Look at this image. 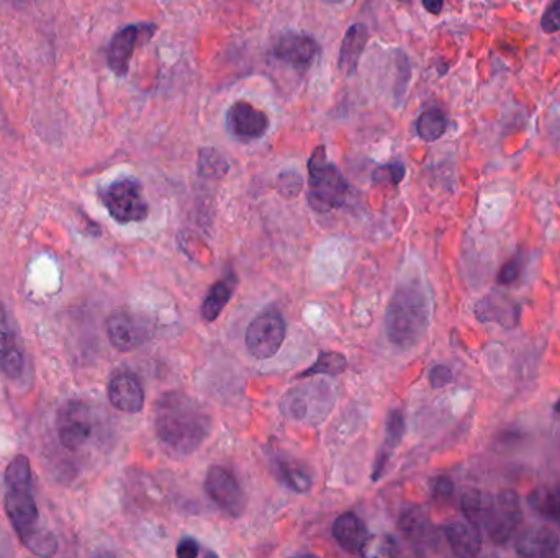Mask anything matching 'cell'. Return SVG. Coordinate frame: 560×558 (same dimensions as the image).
<instances>
[{
  "mask_svg": "<svg viewBox=\"0 0 560 558\" xmlns=\"http://www.w3.org/2000/svg\"><path fill=\"white\" fill-rule=\"evenodd\" d=\"M5 513L22 544L32 554L51 557L58 550V540L50 531L38 527L37 501L33 495L32 468L25 455H17L5 472Z\"/></svg>",
  "mask_w": 560,
  "mask_h": 558,
  "instance_id": "obj_1",
  "label": "cell"
},
{
  "mask_svg": "<svg viewBox=\"0 0 560 558\" xmlns=\"http://www.w3.org/2000/svg\"><path fill=\"white\" fill-rule=\"evenodd\" d=\"M154 428L159 441L179 455L194 454L212 432L210 414L186 393L159 396L154 406Z\"/></svg>",
  "mask_w": 560,
  "mask_h": 558,
  "instance_id": "obj_2",
  "label": "cell"
},
{
  "mask_svg": "<svg viewBox=\"0 0 560 558\" xmlns=\"http://www.w3.org/2000/svg\"><path fill=\"white\" fill-rule=\"evenodd\" d=\"M431 302L423 285H398L385 313V331L393 346L403 351L418 346L430 328Z\"/></svg>",
  "mask_w": 560,
  "mask_h": 558,
  "instance_id": "obj_3",
  "label": "cell"
},
{
  "mask_svg": "<svg viewBox=\"0 0 560 558\" xmlns=\"http://www.w3.org/2000/svg\"><path fill=\"white\" fill-rule=\"evenodd\" d=\"M348 195V180L320 144L308 159V203L317 212L325 213L343 207Z\"/></svg>",
  "mask_w": 560,
  "mask_h": 558,
  "instance_id": "obj_4",
  "label": "cell"
},
{
  "mask_svg": "<svg viewBox=\"0 0 560 558\" xmlns=\"http://www.w3.org/2000/svg\"><path fill=\"white\" fill-rule=\"evenodd\" d=\"M100 200L113 220L120 225L140 223L150 215L141 182L135 177H120L100 190Z\"/></svg>",
  "mask_w": 560,
  "mask_h": 558,
  "instance_id": "obj_5",
  "label": "cell"
},
{
  "mask_svg": "<svg viewBox=\"0 0 560 558\" xmlns=\"http://www.w3.org/2000/svg\"><path fill=\"white\" fill-rule=\"evenodd\" d=\"M280 406L285 416L289 418L318 423L330 413L333 395L326 383H310L290 390L282 398Z\"/></svg>",
  "mask_w": 560,
  "mask_h": 558,
  "instance_id": "obj_6",
  "label": "cell"
},
{
  "mask_svg": "<svg viewBox=\"0 0 560 558\" xmlns=\"http://www.w3.org/2000/svg\"><path fill=\"white\" fill-rule=\"evenodd\" d=\"M287 324L277 310L262 311L246 329V347L249 354L258 360L271 359L284 344Z\"/></svg>",
  "mask_w": 560,
  "mask_h": 558,
  "instance_id": "obj_7",
  "label": "cell"
},
{
  "mask_svg": "<svg viewBox=\"0 0 560 558\" xmlns=\"http://www.w3.org/2000/svg\"><path fill=\"white\" fill-rule=\"evenodd\" d=\"M107 336L110 344L122 352L135 351L153 334V323L141 313L120 308L107 318Z\"/></svg>",
  "mask_w": 560,
  "mask_h": 558,
  "instance_id": "obj_8",
  "label": "cell"
},
{
  "mask_svg": "<svg viewBox=\"0 0 560 558\" xmlns=\"http://www.w3.org/2000/svg\"><path fill=\"white\" fill-rule=\"evenodd\" d=\"M156 30L158 27L154 23H131L127 27L120 28L113 35L107 50L110 71L118 77L127 76L136 46L140 45L141 41L151 40Z\"/></svg>",
  "mask_w": 560,
  "mask_h": 558,
  "instance_id": "obj_9",
  "label": "cell"
},
{
  "mask_svg": "<svg viewBox=\"0 0 560 558\" xmlns=\"http://www.w3.org/2000/svg\"><path fill=\"white\" fill-rule=\"evenodd\" d=\"M205 491L210 500L231 518H240L246 508V498L240 483L228 468L213 465L205 477Z\"/></svg>",
  "mask_w": 560,
  "mask_h": 558,
  "instance_id": "obj_10",
  "label": "cell"
},
{
  "mask_svg": "<svg viewBox=\"0 0 560 558\" xmlns=\"http://www.w3.org/2000/svg\"><path fill=\"white\" fill-rule=\"evenodd\" d=\"M56 431L66 449H81L92 434L91 408L79 400L64 403L56 418Z\"/></svg>",
  "mask_w": 560,
  "mask_h": 558,
  "instance_id": "obj_11",
  "label": "cell"
},
{
  "mask_svg": "<svg viewBox=\"0 0 560 558\" xmlns=\"http://www.w3.org/2000/svg\"><path fill=\"white\" fill-rule=\"evenodd\" d=\"M320 45L313 36L300 32H284L272 46L274 58L299 71H308L315 63Z\"/></svg>",
  "mask_w": 560,
  "mask_h": 558,
  "instance_id": "obj_12",
  "label": "cell"
},
{
  "mask_svg": "<svg viewBox=\"0 0 560 558\" xmlns=\"http://www.w3.org/2000/svg\"><path fill=\"white\" fill-rule=\"evenodd\" d=\"M271 122L266 113L249 104L246 100H238L231 104L226 112V130L240 141L261 140L266 135Z\"/></svg>",
  "mask_w": 560,
  "mask_h": 558,
  "instance_id": "obj_13",
  "label": "cell"
},
{
  "mask_svg": "<svg viewBox=\"0 0 560 558\" xmlns=\"http://www.w3.org/2000/svg\"><path fill=\"white\" fill-rule=\"evenodd\" d=\"M523 521L521 501L513 490H503L497 498V509L488 524V537L495 545H505Z\"/></svg>",
  "mask_w": 560,
  "mask_h": 558,
  "instance_id": "obj_14",
  "label": "cell"
},
{
  "mask_svg": "<svg viewBox=\"0 0 560 558\" xmlns=\"http://www.w3.org/2000/svg\"><path fill=\"white\" fill-rule=\"evenodd\" d=\"M110 403L113 408L123 413H140L145 406V390L138 377L128 372L113 375L107 388Z\"/></svg>",
  "mask_w": 560,
  "mask_h": 558,
  "instance_id": "obj_15",
  "label": "cell"
},
{
  "mask_svg": "<svg viewBox=\"0 0 560 558\" xmlns=\"http://www.w3.org/2000/svg\"><path fill=\"white\" fill-rule=\"evenodd\" d=\"M475 316L482 323H498L503 328H515L520 323L521 308L502 293H490L475 305Z\"/></svg>",
  "mask_w": 560,
  "mask_h": 558,
  "instance_id": "obj_16",
  "label": "cell"
},
{
  "mask_svg": "<svg viewBox=\"0 0 560 558\" xmlns=\"http://www.w3.org/2000/svg\"><path fill=\"white\" fill-rule=\"evenodd\" d=\"M25 359L10 326L4 303L0 302V370L9 378L22 377Z\"/></svg>",
  "mask_w": 560,
  "mask_h": 558,
  "instance_id": "obj_17",
  "label": "cell"
},
{
  "mask_svg": "<svg viewBox=\"0 0 560 558\" xmlns=\"http://www.w3.org/2000/svg\"><path fill=\"white\" fill-rule=\"evenodd\" d=\"M516 552L521 557L546 558L559 554L560 537L551 527H531L516 540Z\"/></svg>",
  "mask_w": 560,
  "mask_h": 558,
  "instance_id": "obj_18",
  "label": "cell"
},
{
  "mask_svg": "<svg viewBox=\"0 0 560 558\" xmlns=\"http://www.w3.org/2000/svg\"><path fill=\"white\" fill-rule=\"evenodd\" d=\"M333 537L351 554H362L372 540L366 522L354 513H344L336 519L333 524Z\"/></svg>",
  "mask_w": 560,
  "mask_h": 558,
  "instance_id": "obj_19",
  "label": "cell"
},
{
  "mask_svg": "<svg viewBox=\"0 0 560 558\" xmlns=\"http://www.w3.org/2000/svg\"><path fill=\"white\" fill-rule=\"evenodd\" d=\"M369 41V28L366 23H354L344 35L341 50H339L338 68L344 76H354L362 53L366 50Z\"/></svg>",
  "mask_w": 560,
  "mask_h": 558,
  "instance_id": "obj_20",
  "label": "cell"
},
{
  "mask_svg": "<svg viewBox=\"0 0 560 558\" xmlns=\"http://www.w3.org/2000/svg\"><path fill=\"white\" fill-rule=\"evenodd\" d=\"M444 537L451 545L452 552L457 557L470 558L480 554L482 550V534L479 527L467 522H451L444 526Z\"/></svg>",
  "mask_w": 560,
  "mask_h": 558,
  "instance_id": "obj_21",
  "label": "cell"
},
{
  "mask_svg": "<svg viewBox=\"0 0 560 558\" xmlns=\"http://www.w3.org/2000/svg\"><path fill=\"white\" fill-rule=\"evenodd\" d=\"M461 509L467 521L482 531V529H487L488 524L492 521L495 509H497V500L487 491L469 488L462 493Z\"/></svg>",
  "mask_w": 560,
  "mask_h": 558,
  "instance_id": "obj_22",
  "label": "cell"
},
{
  "mask_svg": "<svg viewBox=\"0 0 560 558\" xmlns=\"http://www.w3.org/2000/svg\"><path fill=\"white\" fill-rule=\"evenodd\" d=\"M398 527L411 544L431 547L438 542V532L434 529L433 522L421 509L408 508L398 519Z\"/></svg>",
  "mask_w": 560,
  "mask_h": 558,
  "instance_id": "obj_23",
  "label": "cell"
},
{
  "mask_svg": "<svg viewBox=\"0 0 560 558\" xmlns=\"http://www.w3.org/2000/svg\"><path fill=\"white\" fill-rule=\"evenodd\" d=\"M403 434H405V418H403L402 411L393 410L387 418V423H385L384 449L380 450L377 460H375L374 473H372L374 482H377L384 475L385 467L389 465L393 450L397 449L398 444L402 441Z\"/></svg>",
  "mask_w": 560,
  "mask_h": 558,
  "instance_id": "obj_24",
  "label": "cell"
},
{
  "mask_svg": "<svg viewBox=\"0 0 560 558\" xmlns=\"http://www.w3.org/2000/svg\"><path fill=\"white\" fill-rule=\"evenodd\" d=\"M236 284H238V280H236L235 275L230 274L226 275L225 279L218 280L217 284H213V287L210 288V292L207 293L202 308H200L202 318L207 323H212V321L217 320L218 316L222 315L225 306L233 297Z\"/></svg>",
  "mask_w": 560,
  "mask_h": 558,
  "instance_id": "obj_25",
  "label": "cell"
},
{
  "mask_svg": "<svg viewBox=\"0 0 560 558\" xmlns=\"http://www.w3.org/2000/svg\"><path fill=\"white\" fill-rule=\"evenodd\" d=\"M416 133L425 143L441 140L448 131L449 117L443 108L430 107L420 113L416 120Z\"/></svg>",
  "mask_w": 560,
  "mask_h": 558,
  "instance_id": "obj_26",
  "label": "cell"
},
{
  "mask_svg": "<svg viewBox=\"0 0 560 558\" xmlns=\"http://www.w3.org/2000/svg\"><path fill=\"white\" fill-rule=\"evenodd\" d=\"M528 503L542 518L560 522V485L539 486L529 493Z\"/></svg>",
  "mask_w": 560,
  "mask_h": 558,
  "instance_id": "obj_27",
  "label": "cell"
},
{
  "mask_svg": "<svg viewBox=\"0 0 560 558\" xmlns=\"http://www.w3.org/2000/svg\"><path fill=\"white\" fill-rule=\"evenodd\" d=\"M199 176L208 180L223 179L230 171V164L220 151L213 148H200L197 159Z\"/></svg>",
  "mask_w": 560,
  "mask_h": 558,
  "instance_id": "obj_28",
  "label": "cell"
},
{
  "mask_svg": "<svg viewBox=\"0 0 560 558\" xmlns=\"http://www.w3.org/2000/svg\"><path fill=\"white\" fill-rule=\"evenodd\" d=\"M277 467H279L282 482L289 486L290 490L297 491V493H307L312 488V475L303 465L292 462V460H289V462L280 460Z\"/></svg>",
  "mask_w": 560,
  "mask_h": 558,
  "instance_id": "obj_29",
  "label": "cell"
},
{
  "mask_svg": "<svg viewBox=\"0 0 560 558\" xmlns=\"http://www.w3.org/2000/svg\"><path fill=\"white\" fill-rule=\"evenodd\" d=\"M348 367V360L343 354L338 352H321L315 364L310 369L305 370L299 375L300 378L313 377V375H330V377H338L343 374Z\"/></svg>",
  "mask_w": 560,
  "mask_h": 558,
  "instance_id": "obj_30",
  "label": "cell"
},
{
  "mask_svg": "<svg viewBox=\"0 0 560 558\" xmlns=\"http://www.w3.org/2000/svg\"><path fill=\"white\" fill-rule=\"evenodd\" d=\"M407 176V167L402 161H392L379 166L372 174L375 184L398 185Z\"/></svg>",
  "mask_w": 560,
  "mask_h": 558,
  "instance_id": "obj_31",
  "label": "cell"
},
{
  "mask_svg": "<svg viewBox=\"0 0 560 558\" xmlns=\"http://www.w3.org/2000/svg\"><path fill=\"white\" fill-rule=\"evenodd\" d=\"M398 79L397 87H395V97L398 102H402L403 97L407 94L408 86H410L411 66L408 61L407 54L398 53L397 56Z\"/></svg>",
  "mask_w": 560,
  "mask_h": 558,
  "instance_id": "obj_32",
  "label": "cell"
},
{
  "mask_svg": "<svg viewBox=\"0 0 560 558\" xmlns=\"http://www.w3.org/2000/svg\"><path fill=\"white\" fill-rule=\"evenodd\" d=\"M303 180L295 171H285L279 176L280 194L285 197H297L302 192Z\"/></svg>",
  "mask_w": 560,
  "mask_h": 558,
  "instance_id": "obj_33",
  "label": "cell"
},
{
  "mask_svg": "<svg viewBox=\"0 0 560 558\" xmlns=\"http://www.w3.org/2000/svg\"><path fill=\"white\" fill-rule=\"evenodd\" d=\"M541 28L544 33L560 32V0H554L547 5L541 17Z\"/></svg>",
  "mask_w": 560,
  "mask_h": 558,
  "instance_id": "obj_34",
  "label": "cell"
},
{
  "mask_svg": "<svg viewBox=\"0 0 560 558\" xmlns=\"http://www.w3.org/2000/svg\"><path fill=\"white\" fill-rule=\"evenodd\" d=\"M521 272H523V266H521L520 257H515L511 261L506 262L505 266L500 270L497 280L498 284L508 285L513 284L516 280L520 279Z\"/></svg>",
  "mask_w": 560,
  "mask_h": 558,
  "instance_id": "obj_35",
  "label": "cell"
},
{
  "mask_svg": "<svg viewBox=\"0 0 560 558\" xmlns=\"http://www.w3.org/2000/svg\"><path fill=\"white\" fill-rule=\"evenodd\" d=\"M454 495V485L449 478H436L433 482V498L438 501H449Z\"/></svg>",
  "mask_w": 560,
  "mask_h": 558,
  "instance_id": "obj_36",
  "label": "cell"
},
{
  "mask_svg": "<svg viewBox=\"0 0 560 558\" xmlns=\"http://www.w3.org/2000/svg\"><path fill=\"white\" fill-rule=\"evenodd\" d=\"M452 380V372L446 365H434L430 372V383L433 388H443Z\"/></svg>",
  "mask_w": 560,
  "mask_h": 558,
  "instance_id": "obj_37",
  "label": "cell"
},
{
  "mask_svg": "<svg viewBox=\"0 0 560 558\" xmlns=\"http://www.w3.org/2000/svg\"><path fill=\"white\" fill-rule=\"evenodd\" d=\"M177 557L181 558H195L200 555V545L197 540L192 539V537H186L182 539L177 545L176 550Z\"/></svg>",
  "mask_w": 560,
  "mask_h": 558,
  "instance_id": "obj_38",
  "label": "cell"
},
{
  "mask_svg": "<svg viewBox=\"0 0 560 558\" xmlns=\"http://www.w3.org/2000/svg\"><path fill=\"white\" fill-rule=\"evenodd\" d=\"M423 7L431 15H439L444 9V0H423Z\"/></svg>",
  "mask_w": 560,
  "mask_h": 558,
  "instance_id": "obj_39",
  "label": "cell"
},
{
  "mask_svg": "<svg viewBox=\"0 0 560 558\" xmlns=\"http://www.w3.org/2000/svg\"><path fill=\"white\" fill-rule=\"evenodd\" d=\"M554 408H556L557 413L560 414V398L559 400H557L556 406H554Z\"/></svg>",
  "mask_w": 560,
  "mask_h": 558,
  "instance_id": "obj_40",
  "label": "cell"
},
{
  "mask_svg": "<svg viewBox=\"0 0 560 558\" xmlns=\"http://www.w3.org/2000/svg\"><path fill=\"white\" fill-rule=\"evenodd\" d=\"M326 2H333V4H341L344 0H326Z\"/></svg>",
  "mask_w": 560,
  "mask_h": 558,
  "instance_id": "obj_41",
  "label": "cell"
}]
</instances>
